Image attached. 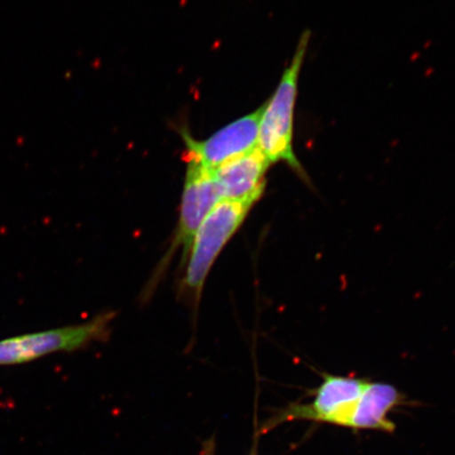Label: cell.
<instances>
[{"mask_svg": "<svg viewBox=\"0 0 455 455\" xmlns=\"http://www.w3.org/2000/svg\"><path fill=\"white\" fill-rule=\"evenodd\" d=\"M310 37L308 30L301 34L293 59L284 70L275 94L264 104L258 142L259 149L271 164L283 162L288 164L306 183H310V180L295 156L293 135L299 74Z\"/></svg>", "mask_w": 455, "mask_h": 455, "instance_id": "cell-1", "label": "cell"}, {"mask_svg": "<svg viewBox=\"0 0 455 455\" xmlns=\"http://www.w3.org/2000/svg\"><path fill=\"white\" fill-rule=\"evenodd\" d=\"M256 203L254 199H220L198 228L186 259L181 284V289L196 305L202 298L204 283L215 260Z\"/></svg>", "mask_w": 455, "mask_h": 455, "instance_id": "cell-2", "label": "cell"}, {"mask_svg": "<svg viewBox=\"0 0 455 455\" xmlns=\"http://www.w3.org/2000/svg\"><path fill=\"white\" fill-rule=\"evenodd\" d=\"M114 312L100 313L77 325L45 330L0 340V366L30 363L57 352L84 348L109 337Z\"/></svg>", "mask_w": 455, "mask_h": 455, "instance_id": "cell-3", "label": "cell"}, {"mask_svg": "<svg viewBox=\"0 0 455 455\" xmlns=\"http://www.w3.org/2000/svg\"><path fill=\"white\" fill-rule=\"evenodd\" d=\"M213 170L196 162H187L183 196H181L178 228L166 255L159 264L156 275L166 269L176 252L180 251L181 265L189 254L191 244L204 219L220 201Z\"/></svg>", "mask_w": 455, "mask_h": 455, "instance_id": "cell-4", "label": "cell"}, {"mask_svg": "<svg viewBox=\"0 0 455 455\" xmlns=\"http://www.w3.org/2000/svg\"><path fill=\"white\" fill-rule=\"evenodd\" d=\"M263 110L264 105L204 140L191 138L184 129L180 135L186 146L185 161L196 162L203 167L215 170L254 150L258 148L259 121Z\"/></svg>", "mask_w": 455, "mask_h": 455, "instance_id": "cell-5", "label": "cell"}, {"mask_svg": "<svg viewBox=\"0 0 455 455\" xmlns=\"http://www.w3.org/2000/svg\"><path fill=\"white\" fill-rule=\"evenodd\" d=\"M369 384V380L363 379L325 374L322 385L315 391L312 403L290 405L268 420L263 429L268 431L282 423L299 419L330 424L337 415L354 405Z\"/></svg>", "mask_w": 455, "mask_h": 455, "instance_id": "cell-6", "label": "cell"}, {"mask_svg": "<svg viewBox=\"0 0 455 455\" xmlns=\"http://www.w3.org/2000/svg\"><path fill=\"white\" fill-rule=\"evenodd\" d=\"M259 148L213 170L221 199L259 201L266 188L267 171L271 166Z\"/></svg>", "mask_w": 455, "mask_h": 455, "instance_id": "cell-7", "label": "cell"}, {"mask_svg": "<svg viewBox=\"0 0 455 455\" xmlns=\"http://www.w3.org/2000/svg\"><path fill=\"white\" fill-rule=\"evenodd\" d=\"M403 400V395L395 386L370 382L354 405L334 418L331 424L354 429L394 432L395 425L388 419V413Z\"/></svg>", "mask_w": 455, "mask_h": 455, "instance_id": "cell-8", "label": "cell"}, {"mask_svg": "<svg viewBox=\"0 0 455 455\" xmlns=\"http://www.w3.org/2000/svg\"><path fill=\"white\" fill-rule=\"evenodd\" d=\"M215 451V442L214 440H209L204 443L203 455H214Z\"/></svg>", "mask_w": 455, "mask_h": 455, "instance_id": "cell-9", "label": "cell"}]
</instances>
